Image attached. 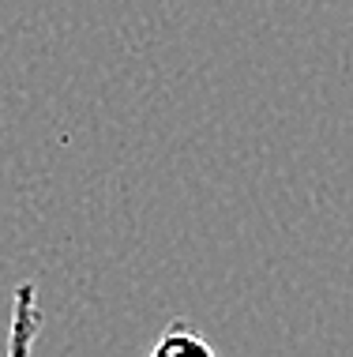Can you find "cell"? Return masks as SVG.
Segmentation results:
<instances>
[{
  "mask_svg": "<svg viewBox=\"0 0 353 357\" xmlns=\"http://www.w3.org/2000/svg\"><path fill=\"white\" fill-rule=\"evenodd\" d=\"M45 327V312L34 282H19L12 289V316H8V357H31L34 342Z\"/></svg>",
  "mask_w": 353,
  "mask_h": 357,
  "instance_id": "6da1fadb",
  "label": "cell"
},
{
  "mask_svg": "<svg viewBox=\"0 0 353 357\" xmlns=\"http://www.w3.org/2000/svg\"><path fill=\"white\" fill-rule=\"evenodd\" d=\"M150 357H218L211 350V342L185 320H169L162 327L158 342L150 346Z\"/></svg>",
  "mask_w": 353,
  "mask_h": 357,
  "instance_id": "7a4b0ae2",
  "label": "cell"
}]
</instances>
